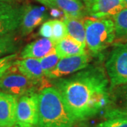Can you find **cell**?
<instances>
[{
    "label": "cell",
    "mask_w": 127,
    "mask_h": 127,
    "mask_svg": "<svg viewBox=\"0 0 127 127\" xmlns=\"http://www.w3.org/2000/svg\"><path fill=\"white\" fill-rule=\"evenodd\" d=\"M42 4L45 6L47 7H50L51 9H55L57 8L56 4V1L55 0H37Z\"/></svg>",
    "instance_id": "d4e9b609"
},
{
    "label": "cell",
    "mask_w": 127,
    "mask_h": 127,
    "mask_svg": "<svg viewBox=\"0 0 127 127\" xmlns=\"http://www.w3.org/2000/svg\"><path fill=\"white\" fill-rule=\"evenodd\" d=\"M124 3L126 4V6H127V0H124Z\"/></svg>",
    "instance_id": "83f0119b"
},
{
    "label": "cell",
    "mask_w": 127,
    "mask_h": 127,
    "mask_svg": "<svg viewBox=\"0 0 127 127\" xmlns=\"http://www.w3.org/2000/svg\"><path fill=\"white\" fill-rule=\"evenodd\" d=\"M60 59V57L57 54L55 50L46 55L45 57L39 59L45 77L55 68Z\"/></svg>",
    "instance_id": "ffe728a7"
},
{
    "label": "cell",
    "mask_w": 127,
    "mask_h": 127,
    "mask_svg": "<svg viewBox=\"0 0 127 127\" xmlns=\"http://www.w3.org/2000/svg\"><path fill=\"white\" fill-rule=\"evenodd\" d=\"M16 59V54H11L0 57V79L4 73L14 64V62Z\"/></svg>",
    "instance_id": "603a6c76"
},
{
    "label": "cell",
    "mask_w": 127,
    "mask_h": 127,
    "mask_svg": "<svg viewBox=\"0 0 127 127\" xmlns=\"http://www.w3.org/2000/svg\"><path fill=\"white\" fill-rule=\"evenodd\" d=\"M86 43L89 52L99 55L116 38L113 20L110 18H87L84 21Z\"/></svg>",
    "instance_id": "3957f363"
},
{
    "label": "cell",
    "mask_w": 127,
    "mask_h": 127,
    "mask_svg": "<svg viewBox=\"0 0 127 127\" xmlns=\"http://www.w3.org/2000/svg\"><path fill=\"white\" fill-rule=\"evenodd\" d=\"M85 49V47L69 35L59 40L55 45V51L60 59L83 55L86 53Z\"/></svg>",
    "instance_id": "5bb4252c"
},
{
    "label": "cell",
    "mask_w": 127,
    "mask_h": 127,
    "mask_svg": "<svg viewBox=\"0 0 127 127\" xmlns=\"http://www.w3.org/2000/svg\"><path fill=\"white\" fill-rule=\"evenodd\" d=\"M110 90L127 83V42L114 46L105 62Z\"/></svg>",
    "instance_id": "277c9868"
},
{
    "label": "cell",
    "mask_w": 127,
    "mask_h": 127,
    "mask_svg": "<svg viewBox=\"0 0 127 127\" xmlns=\"http://www.w3.org/2000/svg\"><path fill=\"white\" fill-rule=\"evenodd\" d=\"M7 1V0H0V1Z\"/></svg>",
    "instance_id": "f1b7e54d"
},
{
    "label": "cell",
    "mask_w": 127,
    "mask_h": 127,
    "mask_svg": "<svg viewBox=\"0 0 127 127\" xmlns=\"http://www.w3.org/2000/svg\"><path fill=\"white\" fill-rule=\"evenodd\" d=\"M68 35L66 25L63 21L52 20V35L51 40L57 44L59 40Z\"/></svg>",
    "instance_id": "44dd1931"
},
{
    "label": "cell",
    "mask_w": 127,
    "mask_h": 127,
    "mask_svg": "<svg viewBox=\"0 0 127 127\" xmlns=\"http://www.w3.org/2000/svg\"><path fill=\"white\" fill-rule=\"evenodd\" d=\"M14 64L20 72L37 86L45 81V76L39 59L33 58L16 59Z\"/></svg>",
    "instance_id": "7c38bea8"
},
{
    "label": "cell",
    "mask_w": 127,
    "mask_h": 127,
    "mask_svg": "<svg viewBox=\"0 0 127 127\" xmlns=\"http://www.w3.org/2000/svg\"><path fill=\"white\" fill-rule=\"evenodd\" d=\"M97 127H127V116H119L107 118Z\"/></svg>",
    "instance_id": "7402d4cb"
},
{
    "label": "cell",
    "mask_w": 127,
    "mask_h": 127,
    "mask_svg": "<svg viewBox=\"0 0 127 127\" xmlns=\"http://www.w3.org/2000/svg\"><path fill=\"white\" fill-rule=\"evenodd\" d=\"M36 87L37 85L18 71L14 63L0 79V90L18 98L31 93H36Z\"/></svg>",
    "instance_id": "5b68a950"
},
{
    "label": "cell",
    "mask_w": 127,
    "mask_h": 127,
    "mask_svg": "<svg viewBox=\"0 0 127 127\" xmlns=\"http://www.w3.org/2000/svg\"><path fill=\"white\" fill-rule=\"evenodd\" d=\"M63 21L66 25L68 35L77 40L86 47V29L84 21L78 18L65 17Z\"/></svg>",
    "instance_id": "2e32d148"
},
{
    "label": "cell",
    "mask_w": 127,
    "mask_h": 127,
    "mask_svg": "<svg viewBox=\"0 0 127 127\" xmlns=\"http://www.w3.org/2000/svg\"><path fill=\"white\" fill-rule=\"evenodd\" d=\"M18 97L0 91V127H14Z\"/></svg>",
    "instance_id": "8fae6325"
},
{
    "label": "cell",
    "mask_w": 127,
    "mask_h": 127,
    "mask_svg": "<svg viewBox=\"0 0 127 127\" xmlns=\"http://www.w3.org/2000/svg\"><path fill=\"white\" fill-rule=\"evenodd\" d=\"M53 82V87L76 122L95 117L110 104L109 79L102 67L88 66L68 77Z\"/></svg>",
    "instance_id": "6da1fadb"
},
{
    "label": "cell",
    "mask_w": 127,
    "mask_h": 127,
    "mask_svg": "<svg viewBox=\"0 0 127 127\" xmlns=\"http://www.w3.org/2000/svg\"><path fill=\"white\" fill-rule=\"evenodd\" d=\"M73 127H90L87 124H86V123H80V124H77L76 126L74 124V126Z\"/></svg>",
    "instance_id": "484cf974"
},
{
    "label": "cell",
    "mask_w": 127,
    "mask_h": 127,
    "mask_svg": "<svg viewBox=\"0 0 127 127\" xmlns=\"http://www.w3.org/2000/svg\"><path fill=\"white\" fill-rule=\"evenodd\" d=\"M17 49V42L13 33L0 37V57L14 53Z\"/></svg>",
    "instance_id": "d6986e66"
},
{
    "label": "cell",
    "mask_w": 127,
    "mask_h": 127,
    "mask_svg": "<svg viewBox=\"0 0 127 127\" xmlns=\"http://www.w3.org/2000/svg\"><path fill=\"white\" fill-rule=\"evenodd\" d=\"M57 7L64 12L65 17L81 19L86 10L81 0H55Z\"/></svg>",
    "instance_id": "9a60e30c"
},
{
    "label": "cell",
    "mask_w": 127,
    "mask_h": 127,
    "mask_svg": "<svg viewBox=\"0 0 127 127\" xmlns=\"http://www.w3.org/2000/svg\"><path fill=\"white\" fill-rule=\"evenodd\" d=\"M91 61L90 55L86 52L83 55L71 56L59 60L55 68L47 76L49 79H57L68 76L86 68Z\"/></svg>",
    "instance_id": "52a82bcc"
},
{
    "label": "cell",
    "mask_w": 127,
    "mask_h": 127,
    "mask_svg": "<svg viewBox=\"0 0 127 127\" xmlns=\"http://www.w3.org/2000/svg\"><path fill=\"white\" fill-rule=\"evenodd\" d=\"M55 43L50 38L42 37L26 46L21 52V58L40 59L55 50Z\"/></svg>",
    "instance_id": "4fadbf2b"
},
{
    "label": "cell",
    "mask_w": 127,
    "mask_h": 127,
    "mask_svg": "<svg viewBox=\"0 0 127 127\" xmlns=\"http://www.w3.org/2000/svg\"><path fill=\"white\" fill-rule=\"evenodd\" d=\"M114 88H116L117 91H115L112 100L118 102L120 107L117 109L107 110L105 114L106 118L119 116H127V83Z\"/></svg>",
    "instance_id": "e0dca14e"
},
{
    "label": "cell",
    "mask_w": 127,
    "mask_h": 127,
    "mask_svg": "<svg viewBox=\"0 0 127 127\" xmlns=\"http://www.w3.org/2000/svg\"><path fill=\"white\" fill-rule=\"evenodd\" d=\"M39 34L41 36L45 38H52V20L47 21L44 23L42 24Z\"/></svg>",
    "instance_id": "cb8c5ba5"
},
{
    "label": "cell",
    "mask_w": 127,
    "mask_h": 127,
    "mask_svg": "<svg viewBox=\"0 0 127 127\" xmlns=\"http://www.w3.org/2000/svg\"><path fill=\"white\" fill-rule=\"evenodd\" d=\"M116 37H127V6L113 17Z\"/></svg>",
    "instance_id": "ac0fdd59"
},
{
    "label": "cell",
    "mask_w": 127,
    "mask_h": 127,
    "mask_svg": "<svg viewBox=\"0 0 127 127\" xmlns=\"http://www.w3.org/2000/svg\"><path fill=\"white\" fill-rule=\"evenodd\" d=\"M125 7L124 0H92L86 8L92 18H109Z\"/></svg>",
    "instance_id": "9c48e42d"
},
{
    "label": "cell",
    "mask_w": 127,
    "mask_h": 127,
    "mask_svg": "<svg viewBox=\"0 0 127 127\" xmlns=\"http://www.w3.org/2000/svg\"><path fill=\"white\" fill-rule=\"evenodd\" d=\"M47 18L43 7L29 5L23 9V14L20 23V31L23 36H26L35 28L44 22Z\"/></svg>",
    "instance_id": "30bf717a"
},
{
    "label": "cell",
    "mask_w": 127,
    "mask_h": 127,
    "mask_svg": "<svg viewBox=\"0 0 127 127\" xmlns=\"http://www.w3.org/2000/svg\"><path fill=\"white\" fill-rule=\"evenodd\" d=\"M38 119V93H31L18 100L14 127H35Z\"/></svg>",
    "instance_id": "8992f818"
},
{
    "label": "cell",
    "mask_w": 127,
    "mask_h": 127,
    "mask_svg": "<svg viewBox=\"0 0 127 127\" xmlns=\"http://www.w3.org/2000/svg\"><path fill=\"white\" fill-rule=\"evenodd\" d=\"M23 9L6 1H0V37L13 33L19 28Z\"/></svg>",
    "instance_id": "ba28073f"
},
{
    "label": "cell",
    "mask_w": 127,
    "mask_h": 127,
    "mask_svg": "<svg viewBox=\"0 0 127 127\" xmlns=\"http://www.w3.org/2000/svg\"><path fill=\"white\" fill-rule=\"evenodd\" d=\"M83 1L85 2V4H86V7H87V6H88V5L90 4V3H91L92 0H83Z\"/></svg>",
    "instance_id": "4316f807"
},
{
    "label": "cell",
    "mask_w": 127,
    "mask_h": 127,
    "mask_svg": "<svg viewBox=\"0 0 127 127\" xmlns=\"http://www.w3.org/2000/svg\"><path fill=\"white\" fill-rule=\"evenodd\" d=\"M75 122L55 87L41 90L38 93V119L35 127H73Z\"/></svg>",
    "instance_id": "7a4b0ae2"
}]
</instances>
